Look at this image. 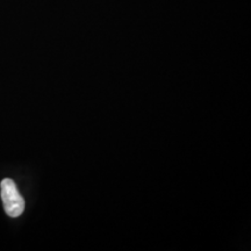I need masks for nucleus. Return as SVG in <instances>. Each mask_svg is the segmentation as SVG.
Instances as JSON below:
<instances>
[{
	"instance_id": "f257e3e1",
	"label": "nucleus",
	"mask_w": 251,
	"mask_h": 251,
	"mask_svg": "<svg viewBox=\"0 0 251 251\" xmlns=\"http://www.w3.org/2000/svg\"><path fill=\"white\" fill-rule=\"evenodd\" d=\"M0 188H1V199L6 214L11 218L20 216L25 209V200L19 193L14 181L6 178L0 184Z\"/></svg>"
}]
</instances>
